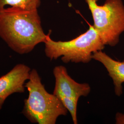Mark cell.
<instances>
[{"label":"cell","instance_id":"6da1fadb","mask_svg":"<svg viewBox=\"0 0 124 124\" xmlns=\"http://www.w3.org/2000/svg\"><path fill=\"white\" fill-rule=\"evenodd\" d=\"M47 36L38 9L9 7L0 12V37L16 53H31L37 45L44 43Z\"/></svg>","mask_w":124,"mask_h":124},{"label":"cell","instance_id":"7a4b0ae2","mask_svg":"<svg viewBox=\"0 0 124 124\" xmlns=\"http://www.w3.org/2000/svg\"><path fill=\"white\" fill-rule=\"evenodd\" d=\"M25 87L29 95L22 113L31 123L55 124L60 116L67 115L68 110L56 96L46 91L36 69L31 70Z\"/></svg>","mask_w":124,"mask_h":124},{"label":"cell","instance_id":"3957f363","mask_svg":"<svg viewBox=\"0 0 124 124\" xmlns=\"http://www.w3.org/2000/svg\"><path fill=\"white\" fill-rule=\"evenodd\" d=\"M50 33L45 41V53L51 60L61 57L62 61L68 63L82 62L87 63L92 58L93 53L105 48L100 36L93 25H90L85 32L69 41H55Z\"/></svg>","mask_w":124,"mask_h":124},{"label":"cell","instance_id":"277c9868","mask_svg":"<svg viewBox=\"0 0 124 124\" xmlns=\"http://www.w3.org/2000/svg\"><path fill=\"white\" fill-rule=\"evenodd\" d=\"M93 18V27L104 45L118 44L124 32V4L122 0H105L98 5V0H85Z\"/></svg>","mask_w":124,"mask_h":124},{"label":"cell","instance_id":"5b68a950","mask_svg":"<svg viewBox=\"0 0 124 124\" xmlns=\"http://www.w3.org/2000/svg\"><path fill=\"white\" fill-rule=\"evenodd\" d=\"M55 85L53 94L70 112L75 124L78 123L77 108L80 97L88 96L91 87L87 83H79L69 75L66 68L62 65L53 69Z\"/></svg>","mask_w":124,"mask_h":124},{"label":"cell","instance_id":"8992f818","mask_svg":"<svg viewBox=\"0 0 124 124\" xmlns=\"http://www.w3.org/2000/svg\"><path fill=\"white\" fill-rule=\"evenodd\" d=\"M31 68L23 63H18L5 75L0 77V110L7 98L14 93H22L29 79Z\"/></svg>","mask_w":124,"mask_h":124},{"label":"cell","instance_id":"52a82bcc","mask_svg":"<svg viewBox=\"0 0 124 124\" xmlns=\"http://www.w3.org/2000/svg\"><path fill=\"white\" fill-rule=\"evenodd\" d=\"M92 58L105 67L113 81L115 94L120 96L123 93L122 84L124 83V61L114 60L102 51L93 53Z\"/></svg>","mask_w":124,"mask_h":124},{"label":"cell","instance_id":"ba28073f","mask_svg":"<svg viewBox=\"0 0 124 124\" xmlns=\"http://www.w3.org/2000/svg\"><path fill=\"white\" fill-rule=\"evenodd\" d=\"M41 0H0V12L6 6L28 10H36L39 8Z\"/></svg>","mask_w":124,"mask_h":124},{"label":"cell","instance_id":"9c48e42d","mask_svg":"<svg viewBox=\"0 0 124 124\" xmlns=\"http://www.w3.org/2000/svg\"><path fill=\"white\" fill-rule=\"evenodd\" d=\"M116 124H124V114L117 113L115 116Z\"/></svg>","mask_w":124,"mask_h":124}]
</instances>
